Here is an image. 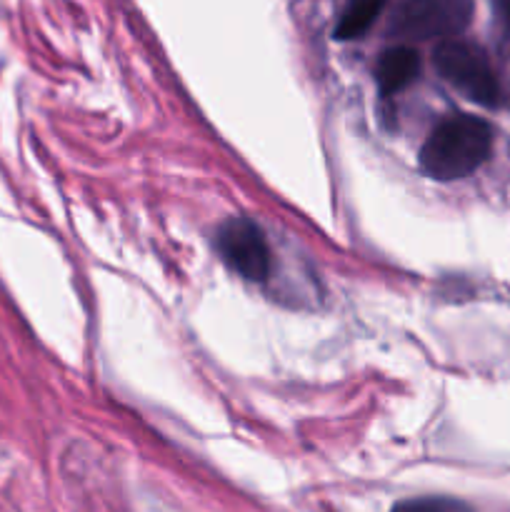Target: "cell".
<instances>
[{
    "label": "cell",
    "instance_id": "cell-1",
    "mask_svg": "<svg viewBox=\"0 0 510 512\" xmlns=\"http://www.w3.org/2000/svg\"><path fill=\"white\" fill-rule=\"evenodd\" d=\"M493 150V128L483 118L458 113L435 125L420 148V168L433 180H460L475 173Z\"/></svg>",
    "mask_w": 510,
    "mask_h": 512
},
{
    "label": "cell",
    "instance_id": "cell-2",
    "mask_svg": "<svg viewBox=\"0 0 510 512\" xmlns=\"http://www.w3.org/2000/svg\"><path fill=\"white\" fill-rule=\"evenodd\" d=\"M435 70L465 98L480 105H495L500 98L498 78L488 55L468 40H443L433 53Z\"/></svg>",
    "mask_w": 510,
    "mask_h": 512
},
{
    "label": "cell",
    "instance_id": "cell-3",
    "mask_svg": "<svg viewBox=\"0 0 510 512\" xmlns=\"http://www.w3.org/2000/svg\"><path fill=\"white\" fill-rule=\"evenodd\" d=\"M473 0H403L393 33L403 40H453L473 20Z\"/></svg>",
    "mask_w": 510,
    "mask_h": 512
},
{
    "label": "cell",
    "instance_id": "cell-4",
    "mask_svg": "<svg viewBox=\"0 0 510 512\" xmlns=\"http://www.w3.org/2000/svg\"><path fill=\"white\" fill-rule=\"evenodd\" d=\"M220 258L233 268L240 278L250 283H265L273 268L270 245L258 223L248 218H230L218 228L215 238Z\"/></svg>",
    "mask_w": 510,
    "mask_h": 512
},
{
    "label": "cell",
    "instance_id": "cell-5",
    "mask_svg": "<svg viewBox=\"0 0 510 512\" xmlns=\"http://www.w3.org/2000/svg\"><path fill=\"white\" fill-rule=\"evenodd\" d=\"M420 73V55L408 45H395L380 55L375 65V80L380 85V93L390 95L408 88Z\"/></svg>",
    "mask_w": 510,
    "mask_h": 512
},
{
    "label": "cell",
    "instance_id": "cell-6",
    "mask_svg": "<svg viewBox=\"0 0 510 512\" xmlns=\"http://www.w3.org/2000/svg\"><path fill=\"white\" fill-rule=\"evenodd\" d=\"M383 8L385 0H353V3L348 5V10L343 13V18H340L335 35H338L340 40L360 38V35L373 25V20L378 18Z\"/></svg>",
    "mask_w": 510,
    "mask_h": 512
},
{
    "label": "cell",
    "instance_id": "cell-7",
    "mask_svg": "<svg viewBox=\"0 0 510 512\" xmlns=\"http://www.w3.org/2000/svg\"><path fill=\"white\" fill-rule=\"evenodd\" d=\"M390 512H475L468 503L458 498H445V495H423V498H410L395 503Z\"/></svg>",
    "mask_w": 510,
    "mask_h": 512
}]
</instances>
